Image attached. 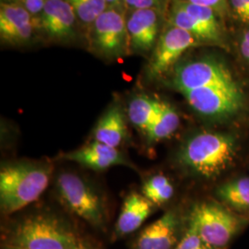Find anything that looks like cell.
<instances>
[{"instance_id":"26","label":"cell","mask_w":249,"mask_h":249,"mask_svg":"<svg viewBox=\"0 0 249 249\" xmlns=\"http://www.w3.org/2000/svg\"><path fill=\"white\" fill-rule=\"evenodd\" d=\"M231 6L237 18L249 22V0H230Z\"/></svg>"},{"instance_id":"5","label":"cell","mask_w":249,"mask_h":249,"mask_svg":"<svg viewBox=\"0 0 249 249\" xmlns=\"http://www.w3.org/2000/svg\"><path fill=\"white\" fill-rule=\"evenodd\" d=\"M56 191L70 212L91 226L101 228L106 223L105 206L92 187L80 176L61 173L56 180Z\"/></svg>"},{"instance_id":"20","label":"cell","mask_w":249,"mask_h":249,"mask_svg":"<svg viewBox=\"0 0 249 249\" xmlns=\"http://www.w3.org/2000/svg\"><path fill=\"white\" fill-rule=\"evenodd\" d=\"M178 3L190 16L195 18L201 26L211 34L214 42H219L221 40L222 29L217 18V12L214 9L194 5L185 0H179Z\"/></svg>"},{"instance_id":"15","label":"cell","mask_w":249,"mask_h":249,"mask_svg":"<svg viewBox=\"0 0 249 249\" xmlns=\"http://www.w3.org/2000/svg\"><path fill=\"white\" fill-rule=\"evenodd\" d=\"M153 206L141 194L132 193L126 196L116 221L114 238H122L137 231L151 215Z\"/></svg>"},{"instance_id":"32","label":"cell","mask_w":249,"mask_h":249,"mask_svg":"<svg viewBox=\"0 0 249 249\" xmlns=\"http://www.w3.org/2000/svg\"><path fill=\"white\" fill-rule=\"evenodd\" d=\"M18 2H19V4H20V3H21V2H22V1H23V0H18Z\"/></svg>"},{"instance_id":"18","label":"cell","mask_w":249,"mask_h":249,"mask_svg":"<svg viewBox=\"0 0 249 249\" xmlns=\"http://www.w3.org/2000/svg\"><path fill=\"white\" fill-rule=\"evenodd\" d=\"M180 118L175 108L167 103L161 102L159 115L145 133L148 142H158L168 139L178 130Z\"/></svg>"},{"instance_id":"17","label":"cell","mask_w":249,"mask_h":249,"mask_svg":"<svg viewBox=\"0 0 249 249\" xmlns=\"http://www.w3.org/2000/svg\"><path fill=\"white\" fill-rule=\"evenodd\" d=\"M161 102L146 95L134 97L128 106V117L135 127L144 133L150 128L159 115Z\"/></svg>"},{"instance_id":"28","label":"cell","mask_w":249,"mask_h":249,"mask_svg":"<svg viewBox=\"0 0 249 249\" xmlns=\"http://www.w3.org/2000/svg\"><path fill=\"white\" fill-rule=\"evenodd\" d=\"M45 4V0H23L20 3V5H22L32 14V16L42 13Z\"/></svg>"},{"instance_id":"2","label":"cell","mask_w":249,"mask_h":249,"mask_svg":"<svg viewBox=\"0 0 249 249\" xmlns=\"http://www.w3.org/2000/svg\"><path fill=\"white\" fill-rule=\"evenodd\" d=\"M53 166L42 161L5 164L0 172V208L11 214L35 202L50 183Z\"/></svg>"},{"instance_id":"27","label":"cell","mask_w":249,"mask_h":249,"mask_svg":"<svg viewBox=\"0 0 249 249\" xmlns=\"http://www.w3.org/2000/svg\"><path fill=\"white\" fill-rule=\"evenodd\" d=\"M188 3L208 7L214 9L217 13L223 12L226 7V0H185Z\"/></svg>"},{"instance_id":"19","label":"cell","mask_w":249,"mask_h":249,"mask_svg":"<svg viewBox=\"0 0 249 249\" xmlns=\"http://www.w3.org/2000/svg\"><path fill=\"white\" fill-rule=\"evenodd\" d=\"M216 196L223 203L233 209L249 210V178L224 183L216 190Z\"/></svg>"},{"instance_id":"16","label":"cell","mask_w":249,"mask_h":249,"mask_svg":"<svg viewBox=\"0 0 249 249\" xmlns=\"http://www.w3.org/2000/svg\"><path fill=\"white\" fill-rule=\"evenodd\" d=\"M127 135L124 114L118 106L110 107L101 117L93 130L94 142L117 149Z\"/></svg>"},{"instance_id":"3","label":"cell","mask_w":249,"mask_h":249,"mask_svg":"<svg viewBox=\"0 0 249 249\" xmlns=\"http://www.w3.org/2000/svg\"><path fill=\"white\" fill-rule=\"evenodd\" d=\"M80 241L61 220L40 213L20 221L11 232L8 246L18 249H71Z\"/></svg>"},{"instance_id":"24","label":"cell","mask_w":249,"mask_h":249,"mask_svg":"<svg viewBox=\"0 0 249 249\" xmlns=\"http://www.w3.org/2000/svg\"><path fill=\"white\" fill-rule=\"evenodd\" d=\"M174 249H213L201 238L196 227L188 222L187 230Z\"/></svg>"},{"instance_id":"4","label":"cell","mask_w":249,"mask_h":249,"mask_svg":"<svg viewBox=\"0 0 249 249\" xmlns=\"http://www.w3.org/2000/svg\"><path fill=\"white\" fill-rule=\"evenodd\" d=\"M189 223L213 249H225L240 231L242 221L231 211L213 202H201L192 209Z\"/></svg>"},{"instance_id":"21","label":"cell","mask_w":249,"mask_h":249,"mask_svg":"<svg viewBox=\"0 0 249 249\" xmlns=\"http://www.w3.org/2000/svg\"><path fill=\"white\" fill-rule=\"evenodd\" d=\"M175 194V188L167 177L155 175L143 185L142 195L154 206H161L169 201Z\"/></svg>"},{"instance_id":"10","label":"cell","mask_w":249,"mask_h":249,"mask_svg":"<svg viewBox=\"0 0 249 249\" xmlns=\"http://www.w3.org/2000/svg\"><path fill=\"white\" fill-rule=\"evenodd\" d=\"M181 221L169 211L147 226L134 243V249H174L181 239Z\"/></svg>"},{"instance_id":"12","label":"cell","mask_w":249,"mask_h":249,"mask_svg":"<svg viewBox=\"0 0 249 249\" xmlns=\"http://www.w3.org/2000/svg\"><path fill=\"white\" fill-rule=\"evenodd\" d=\"M160 25L159 9L132 10L126 19L129 45L136 52H148L155 44Z\"/></svg>"},{"instance_id":"6","label":"cell","mask_w":249,"mask_h":249,"mask_svg":"<svg viewBox=\"0 0 249 249\" xmlns=\"http://www.w3.org/2000/svg\"><path fill=\"white\" fill-rule=\"evenodd\" d=\"M193 110L210 119H225L237 114L243 107L240 87L209 86L181 92Z\"/></svg>"},{"instance_id":"22","label":"cell","mask_w":249,"mask_h":249,"mask_svg":"<svg viewBox=\"0 0 249 249\" xmlns=\"http://www.w3.org/2000/svg\"><path fill=\"white\" fill-rule=\"evenodd\" d=\"M170 22L172 25L178 27L190 35L196 37L198 41L214 42L211 34L201 26L195 18L190 16L179 3L177 2L173 6L170 13Z\"/></svg>"},{"instance_id":"13","label":"cell","mask_w":249,"mask_h":249,"mask_svg":"<svg viewBox=\"0 0 249 249\" xmlns=\"http://www.w3.org/2000/svg\"><path fill=\"white\" fill-rule=\"evenodd\" d=\"M62 159L80 163L89 169L104 171L116 165L132 166L128 160L116 148L93 142L77 151L65 153Z\"/></svg>"},{"instance_id":"23","label":"cell","mask_w":249,"mask_h":249,"mask_svg":"<svg viewBox=\"0 0 249 249\" xmlns=\"http://www.w3.org/2000/svg\"><path fill=\"white\" fill-rule=\"evenodd\" d=\"M77 18L85 24H92L108 9L106 0H68Z\"/></svg>"},{"instance_id":"25","label":"cell","mask_w":249,"mask_h":249,"mask_svg":"<svg viewBox=\"0 0 249 249\" xmlns=\"http://www.w3.org/2000/svg\"><path fill=\"white\" fill-rule=\"evenodd\" d=\"M162 0H124V5L131 10L136 9H159Z\"/></svg>"},{"instance_id":"11","label":"cell","mask_w":249,"mask_h":249,"mask_svg":"<svg viewBox=\"0 0 249 249\" xmlns=\"http://www.w3.org/2000/svg\"><path fill=\"white\" fill-rule=\"evenodd\" d=\"M32 14L18 3H1L0 36L10 44L28 42L36 28Z\"/></svg>"},{"instance_id":"31","label":"cell","mask_w":249,"mask_h":249,"mask_svg":"<svg viewBox=\"0 0 249 249\" xmlns=\"http://www.w3.org/2000/svg\"><path fill=\"white\" fill-rule=\"evenodd\" d=\"M16 249V248H13V247H10V246H8V245H7V246H6V247H5V249Z\"/></svg>"},{"instance_id":"9","label":"cell","mask_w":249,"mask_h":249,"mask_svg":"<svg viewBox=\"0 0 249 249\" xmlns=\"http://www.w3.org/2000/svg\"><path fill=\"white\" fill-rule=\"evenodd\" d=\"M199 41L186 31L171 24L162 35L149 64L151 78L160 77L173 67L181 55Z\"/></svg>"},{"instance_id":"29","label":"cell","mask_w":249,"mask_h":249,"mask_svg":"<svg viewBox=\"0 0 249 249\" xmlns=\"http://www.w3.org/2000/svg\"><path fill=\"white\" fill-rule=\"evenodd\" d=\"M240 51L244 58L249 62V30L246 31L242 36L240 42Z\"/></svg>"},{"instance_id":"8","label":"cell","mask_w":249,"mask_h":249,"mask_svg":"<svg viewBox=\"0 0 249 249\" xmlns=\"http://www.w3.org/2000/svg\"><path fill=\"white\" fill-rule=\"evenodd\" d=\"M92 25V45L107 57H118L125 53L129 45L126 19L119 9L109 8Z\"/></svg>"},{"instance_id":"14","label":"cell","mask_w":249,"mask_h":249,"mask_svg":"<svg viewBox=\"0 0 249 249\" xmlns=\"http://www.w3.org/2000/svg\"><path fill=\"white\" fill-rule=\"evenodd\" d=\"M76 17L68 0H45L40 26L48 36L62 40L73 36Z\"/></svg>"},{"instance_id":"1","label":"cell","mask_w":249,"mask_h":249,"mask_svg":"<svg viewBox=\"0 0 249 249\" xmlns=\"http://www.w3.org/2000/svg\"><path fill=\"white\" fill-rule=\"evenodd\" d=\"M236 153L237 142L233 136L203 131L187 139L178 153V160L190 174L213 179L231 166Z\"/></svg>"},{"instance_id":"7","label":"cell","mask_w":249,"mask_h":249,"mask_svg":"<svg viewBox=\"0 0 249 249\" xmlns=\"http://www.w3.org/2000/svg\"><path fill=\"white\" fill-rule=\"evenodd\" d=\"M173 83L180 92L209 86L237 85L229 69L213 58H202L180 65L175 72Z\"/></svg>"},{"instance_id":"30","label":"cell","mask_w":249,"mask_h":249,"mask_svg":"<svg viewBox=\"0 0 249 249\" xmlns=\"http://www.w3.org/2000/svg\"><path fill=\"white\" fill-rule=\"evenodd\" d=\"M107 5L109 7H112V9H119L122 6V3H124V0H106Z\"/></svg>"}]
</instances>
